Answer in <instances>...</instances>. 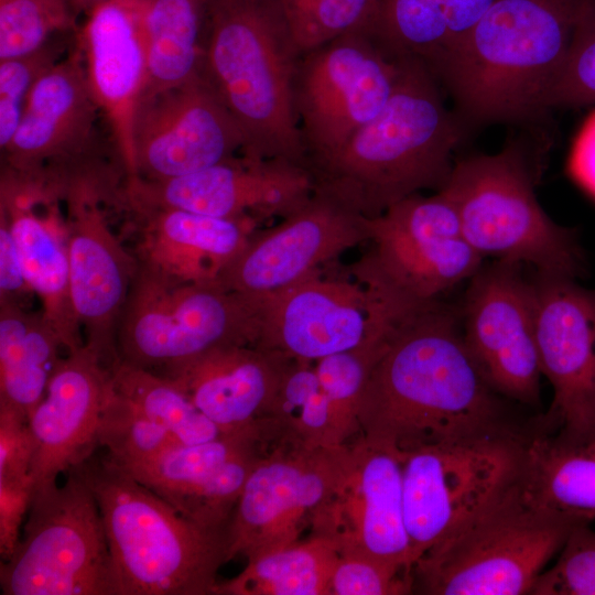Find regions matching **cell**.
Segmentation results:
<instances>
[{
    "label": "cell",
    "mask_w": 595,
    "mask_h": 595,
    "mask_svg": "<svg viewBox=\"0 0 595 595\" xmlns=\"http://www.w3.org/2000/svg\"><path fill=\"white\" fill-rule=\"evenodd\" d=\"M497 394L470 355L459 320L436 301L387 334L360 398L358 439L402 457L496 432L505 429Z\"/></svg>",
    "instance_id": "obj_1"
},
{
    "label": "cell",
    "mask_w": 595,
    "mask_h": 595,
    "mask_svg": "<svg viewBox=\"0 0 595 595\" xmlns=\"http://www.w3.org/2000/svg\"><path fill=\"white\" fill-rule=\"evenodd\" d=\"M442 86L415 58H400L383 109L332 158L311 170L323 188L372 218L422 190H441L467 122L450 111Z\"/></svg>",
    "instance_id": "obj_2"
},
{
    "label": "cell",
    "mask_w": 595,
    "mask_h": 595,
    "mask_svg": "<svg viewBox=\"0 0 595 595\" xmlns=\"http://www.w3.org/2000/svg\"><path fill=\"white\" fill-rule=\"evenodd\" d=\"M582 0H497L432 72L468 125L520 121L545 99Z\"/></svg>",
    "instance_id": "obj_3"
},
{
    "label": "cell",
    "mask_w": 595,
    "mask_h": 595,
    "mask_svg": "<svg viewBox=\"0 0 595 595\" xmlns=\"http://www.w3.org/2000/svg\"><path fill=\"white\" fill-rule=\"evenodd\" d=\"M301 56L278 0H207L202 77L241 130V154L306 167L294 100Z\"/></svg>",
    "instance_id": "obj_4"
},
{
    "label": "cell",
    "mask_w": 595,
    "mask_h": 595,
    "mask_svg": "<svg viewBox=\"0 0 595 595\" xmlns=\"http://www.w3.org/2000/svg\"><path fill=\"white\" fill-rule=\"evenodd\" d=\"M76 469L99 506L112 595H214L227 531L190 520L106 455Z\"/></svg>",
    "instance_id": "obj_5"
},
{
    "label": "cell",
    "mask_w": 595,
    "mask_h": 595,
    "mask_svg": "<svg viewBox=\"0 0 595 595\" xmlns=\"http://www.w3.org/2000/svg\"><path fill=\"white\" fill-rule=\"evenodd\" d=\"M581 523L589 522L533 505L519 482L415 561L412 592L530 594L545 564Z\"/></svg>",
    "instance_id": "obj_6"
},
{
    "label": "cell",
    "mask_w": 595,
    "mask_h": 595,
    "mask_svg": "<svg viewBox=\"0 0 595 595\" xmlns=\"http://www.w3.org/2000/svg\"><path fill=\"white\" fill-rule=\"evenodd\" d=\"M528 158L517 143L494 154L454 163L444 192L455 205L462 230L485 259L528 263L537 272L576 279L585 260L574 230L542 208Z\"/></svg>",
    "instance_id": "obj_7"
},
{
    "label": "cell",
    "mask_w": 595,
    "mask_h": 595,
    "mask_svg": "<svg viewBox=\"0 0 595 595\" xmlns=\"http://www.w3.org/2000/svg\"><path fill=\"white\" fill-rule=\"evenodd\" d=\"M258 306L218 280L176 282L138 264L117 331L118 360L161 375L216 347L258 339Z\"/></svg>",
    "instance_id": "obj_8"
},
{
    "label": "cell",
    "mask_w": 595,
    "mask_h": 595,
    "mask_svg": "<svg viewBox=\"0 0 595 595\" xmlns=\"http://www.w3.org/2000/svg\"><path fill=\"white\" fill-rule=\"evenodd\" d=\"M367 251L349 268L350 277L386 299L420 307L483 266L484 258L464 237L448 196L410 195L379 216L367 217Z\"/></svg>",
    "instance_id": "obj_9"
},
{
    "label": "cell",
    "mask_w": 595,
    "mask_h": 595,
    "mask_svg": "<svg viewBox=\"0 0 595 595\" xmlns=\"http://www.w3.org/2000/svg\"><path fill=\"white\" fill-rule=\"evenodd\" d=\"M526 444L502 429L402 455L403 516L413 564L520 482Z\"/></svg>",
    "instance_id": "obj_10"
},
{
    "label": "cell",
    "mask_w": 595,
    "mask_h": 595,
    "mask_svg": "<svg viewBox=\"0 0 595 595\" xmlns=\"http://www.w3.org/2000/svg\"><path fill=\"white\" fill-rule=\"evenodd\" d=\"M20 541L1 561L3 595H112L111 558L97 500L79 472L35 490Z\"/></svg>",
    "instance_id": "obj_11"
},
{
    "label": "cell",
    "mask_w": 595,
    "mask_h": 595,
    "mask_svg": "<svg viewBox=\"0 0 595 595\" xmlns=\"http://www.w3.org/2000/svg\"><path fill=\"white\" fill-rule=\"evenodd\" d=\"M400 58L358 28L302 54L295 109L311 172L337 153L387 105Z\"/></svg>",
    "instance_id": "obj_12"
},
{
    "label": "cell",
    "mask_w": 595,
    "mask_h": 595,
    "mask_svg": "<svg viewBox=\"0 0 595 595\" xmlns=\"http://www.w3.org/2000/svg\"><path fill=\"white\" fill-rule=\"evenodd\" d=\"M256 347L315 363L382 338L418 309L397 304L324 268L258 300Z\"/></svg>",
    "instance_id": "obj_13"
},
{
    "label": "cell",
    "mask_w": 595,
    "mask_h": 595,
    "mask_svg": "<svg viewBox=\"0 0 595 595\" xmlns=\"http://www.w3.org/2000/svg\"><path fill=\"white\" fill-rule=\"evenodd\" d=\"M353 461L351 445L272 446L248 475L228 530V561L279 550L311 528Z\"/></svg>",
    "instance_id": "obj_14"
},
{
    "label": "cell",
    "mask_w": 595,
    "mask_h": 595,
    "mask_svg": "<svg viewBox=\"0 0 595 595\" xmlns=\"http://www.w3.org/2000/svg\"><path fill=\"white\" fill-rule=\"evenodd\" d=\"M520 263L496 260L469 279L461 329L480 371L498 394L537 405L540 367L534 296Z\"/></svg>",
    "instance_id": "obj_15"
},
{
    "label": "cell",
    "mask_w": 595,
    "mask_h": 595,
    "mask_svg": "<svg viewBox=\"0 0 595 595\" xmlns=\"http://www.w3.org/2000/svg\"><path fill=\"white\" fill-rule=\"evenodd\" d=\"M314 187L303 165L241 154L182 176L129 177L125 196L132 209H181L253 221L283 218L302 206Z\"/></svg>",
    "instance_id": "obj_16"
},
{
    "label": "cell",
    "mask_w": 595,
    "mask_h": 595,
    "mask_svg": "<svg viewBox=\"0 0 595 595\" xmlns=\"http://www.w3.org/2000/svg\"><path fill=\"white\" fill-rule=\"evenodd\" d=\"M245 139L214 89L199 76L142 97L132 121V173L165 180L242 153Z\"/></svg>",
    "instance_id": "obj_17"
},
{
    "label": "cell",
    "mask_w": 595,
    "mask_h": 595,
    "mask_svg": "<svg viewBox=\"0 0 595 595\" xmlns=\"http://www.w3.org/2000/svg\"><path fill=\"white\" fill-rule=\"evenodd\" d=\"M367 217L327 191L310 198L273 227L251 236L218 281L250 300L282 290L366 244Z\"/></svg>",
    "instance_id": "obj_18"
},
{
    "label": "cell",
    "mask_w": 595,
    "mask_h": 595,
    "mask_svg": "<svg viewBox=\"0 0 595 595\" xmlns=\"http://www.w3.org/2000/svg\"><path fill=\"white\" fill-rule=\"evenodd\" d=\"M62 192L74 310L85 345L110 368L119 359L117 331L138 261L110 229L91 181L74 178Z\"/></svg>",
    "instance_id": "obj_19"
},
{
    "label": "cell",
    "mask_w": 595,
    "mask_h": 595,
    "mask_svg": "<svg viewBox=\"0 0 595 595\" xmlns=\"http://www.w3.org/2000/svg\"><path fill=\"white\" fill-rule=\"evenodd\" d=\"M99 112L77 45L34 84L19 128L1 152L6 174L34 185L50 171L62 172V184L67 171L78 177L72 171L93 151Z\"/></svg>",
    "instance_id": "obj_20"
},
{
    "label": "cell",
    "mask_w": 595,
    "mask_h": 595,
    "mask_svg": "<svg viewBox=\"0 0 595 595\" xmlns=\"http://www.w3.org/2000/svg\"><path fill=\"white\" fill-rule=\"evenodd\" d=\"M351 465L333 495L316 511L311 536L332 541L342 553L366 554L412 574L403 516L402 461L358 439Z\"/></svg>",
    "instance_id": "obj_21"
},
{
    "label": "cell",
    "mask_w": 595,
    "mask_h": 595,
    "mask_svg": "<svg viewBox=\"0 0 595 595\" xmlns=\"http://www.w3.org/2000/svg\"><path fill=\"white\" fill-rule=\"evenodd\" d=\"M542 376L553 389L554 429L595 425V290L537 272L531 281Z\"/></svg>",
    "instance_id": "obj_22"
},
{
    "label": "cell",
    "mask_w": 595,
    "mask_h": 595,
    "mask_svg": "<svg viewBox=\"0 0 595 595\" xmlns=\"http://www.w3.org/2000/svg\"><path fill=\"white\" fill-rule=\"evenodd\" d=\"M264 447L257 433L225 434L174 445L126 472L190 520L228 532L246 479Z\"/></svg>",
    "instance_id": "obj_23"
},
{
    "label": "cell",
    "mask_w": 595,
    "mask_h": 595,
    "mask_svg": "<svg viewBox=\"0 0 595 595\" xmlns=\"http://www.w3.org/2000/svg\"><path fill=\"white\" fill-rule=\"evenodd\" d=\"M110 385L109 368L85 344L61 359L28 416L34 491L56 485L60 475L93 456Z\"/></svg>",
    "instance_id": "obj_24"
},
{
    "label": "cell",
    "mask_w": 595,
    "mask_h": 595,
    "mask_svg": "<svg viewBox=\"0 0 595 595\" xmlns=\"http://www.w3.org/2000/svg\"><path fill=\"white\" fill-rule=\"evenodd\" d=\"M77 40L90 90L130 175L132 121L148 78L147 44L136 0H110L91 9Z\"/></svg>",
    "instance_id": "obj_25"
},
{
    "label": "cell",
    "mask_w": 595,
    "mask_h": 595,
    "mask_svg": "<svg viewBox=\"0 0 595 595\" xmlns=\"http://www.w3.org/2000/svg\"><path fill=\"white\" fill-rule=\"evenodd\" d=\"M289 359L251 345H226L160 376L175 382L224 433L261 437L260 423Z\"/></svg>",
    "instance_id": "obj_26"
},
{
    "label": "cell",
    "mask_w": 595,
    "mask_h": 595,
    "mask_svg": "<svg viewBox=\"0 0 595 595\" xmlns=\"http://www.w3.org/2000/svg\"><path fill=\"white\" fill-rule=\"evenodd\" d=\"M138 264L176 282H210L248 244L253 221L181 209H136Z\"/></svg>",
    "instance_id": "obj_27"
},
{
    "label": "cell",
    "mask_w": 595,
    "mask_h": 595,
    "mask_svg": "<svg viewBox=\"0 0 595 595\" xmlns=\"http://www.w3.org/2000/svg\"><path fill=\"white\" fill-rule=\"evenodd\" d=\"M42 193L2 176L1 210L10 226L25 281L42 303V313L67 353L84 346L82 327L71 293L67 244L56 223L37 216L33 206Z\"/></svg>",
    "instance_id": "obj_28"
},
{
    "label": "cell",
    "mask_w": 595,
    "mask_h": 595,
    "mask_svg": "<svg viewBox=\"0 0 595 595\" xmlns=\"http://www.w3.org/2000/svg\"><path fill=\"white\" fill-rule=\"evenodd\" d=\"M520 486L542 510L591 523L595 519V425L555 429L528 439Z\"/></svg>",
    "instance_id": "obj_29"
},
{
    "label": "cell",
    "mask_w": 595,
    "mask_h": 595,
    "mask_svg": "<svg viewBox=\"0 0 595 595\" xmlns=\"http://www.w3.org/2000/svg\"><path fill=\"white\" fill-rule=\"evenodd\" d=\"M497 0H375L365 29L392 57L432 73Z\"/></svg>",
    "instance_id": "obj_30"
},
{
    "label": "cell",
    "mask_w": 595,
    "mask_h": 595,
    "mask_svg": "<svg viewBox=\"0 0 595 595\" xmlns=\"http://www.w3.org/2000/svg\"><path fill=\"white\" fill-rule=\"evenodd\" d=\"M64 345L43 313L0 302V404L28 418L45 394Z\"/></svg>",
    "instance_id": "obj_31"
},
{
    "label": "cell",
    "mask_w": 595,
    "mask_h": 595,
    "mask_svg": "<svg viewBox=\"0 0 595 595\" xmlns=\"http://www.w3.org/2000/svg\"><path fill=\"white\" fill-rule=\"evenodd\" d=\"M136 3L148 54V78L141 98L202 76L207 0Z\"/></svg>",
    "instance_id": "obj_32"
},
{
    "label": "cell",
    "mask_w": 595,
    "mask_h": 595,
    "mask_svg": "<svg viewBox=\"0 0 595 595\" xmlns=\"http://www.w3.org/2000/svg\"><path fill=\"white\" fill-rule=\"evenodd\" d=\"M260 433L267 447L318 448L348 444L338 428L314 363L300 359L288 360L273 400L260 423Z\"/></svg>",
    "instance_id": "obj_33"
},
{
    "label": "cell",
    "mask_w": 595,
    "mask_h": 595,
    "mask_svg": "<svg viewBox=\"0 0 595 595\" xmlns=\"http://www.w3.org/2000/svg\"><path fill=\"white\" fill-rule=\"evenodd\" d=\"M338 556L332 541L310 536L248 560L238 575L217 583L214 595H327Z\"/></svg>",
    "instance_id": "obj_34"
},
{
    "label": "cell",
    "mask_w": 595,
    "mask_h": 595,
    "mask_svg": "<svg viewBox=\"0 0 595 595\" xmlns=\"http://www.w3.org/2000/svg\"><path fill=\"white\" fill-rule=\"evenodd\" d=\"M109 370L113 389L178 444H198L226 434L171 379L120 360Z\"/></svg>",
    "instance_id": "obj_35"
},
{
    "label": "cell",
    "mask_w": 595,
    "mask_h": 595,
    "mask_svg": "<svg viewBox=\"0 0 595 595\" xmlns=\"http://www.w3.org/2000/svg\"><path fill=\"white\" fill-rule=\"evenodd\" d=\"M99 446L125 470L141 466L178 443L110 385L101 414Z\"/></svg>",
    "instance_id": "obj_36"
},
{
    "label": "cell",
    "mask_w": 595,
    "mask_h": 595,
    "mask_svg": "<svg viewBox=\"0 0 595 595\" xmlns=\"http://www.w3.org/2000/svg\"><path fill=\"white\" fill-rule=\"evenodd\" d=\"M74 21L67 0H0V61L40 50Z\"/></svg>",
    "instance_id": "obj_37"
},
{
    "label": "cell",
    "mask_w": 595,
    "mask_h": 595,
    "mask_svg": "<svg viewBox=\"0 0 595 595\" xmlns=\"http://www.w3.org/2000/svg\"><path fill=\"white\" fill-rule=\"evenodd\" d=\"M387 334L374 343L336 353L314 363L318 380L346 442L359 434L360 398Z\"/></svg>",
    "instance_id": "obj_38"
},
{
    "label": "cell",
    "mask_w": 595,
    "mask_h": 595,
    "mask_svg": "<svg viewBox=\"0 0 595 595\" xmlns=\"http://www.w3.org/2000/svg\"><path fill=\"white\" fill-rule=\"evenodd\" d=\"M278 1L301 54L364 28L375 6V0Z\"/></svg>",
    "instance_id": "obj_39"
},
{
    "label": "cell",
    "mask_w": 595,
    "mask_h": 595,
    "mask_svg": "<svg viewBox=\"0 0 595 595\" xmlns=\"http://www.w3.org/2000/svg\"><path fill=\"white\" fill-rule=\"evenodd\" d=\"M595 104V0H582L564 61L545 99L547 110Z\"/></svg>",
    "instance_id": "obj_40"
},
{
    "label": "cell",
    "mask_w": 595,
    "mask_h": 595,
    "mask_svg": "<svg viewBox=\"0 0 595 595\" xmlns=\"http://www.w3.org/2000/svg\"><path fill=\"white\" fill-rule=\"evenodd\" d=\"M66 47L56 39L40 50L0 61V149H7L21 122L36 80L63 58Z\"/></svg>",
    "instance_id": "obj_41"
},
{
    "label": "cell",
    "mask_w": 595,
    "mask_h": 595,
    "mask_svg": "<svg viewBox=\"0 0 595 595\" xmlns=\"http://www.w3.org/2000/svg\"><path fill=\"white\" fill-rule=\"evenodd\" d=\"M533 595H595V531L589 523L572 529L555 563L537 577Z\"/></svg>",
    "instance_id": "obj_42"
},
{
    "label": "cell",
    "mask_w": 595,
    "mask_h": 595,
    "mask_svg": "<svg viewBox=\"0 0 595 595\" xmlns=\"http://www.w3.org/2000/svg\"><path fill=\"white\" fill-rule=\"evenodd\" d=\"M412 593V574L360 553H342L333 569L327 595H399Z\"/></svg>",
    "instance_id": "obj_43"
},
{
    "label": "cell",
    "mask_w": 595,
    "mask_h": 595,
    "mask_svg": "<svg viewBox=\"0 0 595 595\" xmlns=\"http://www.w3.org/2000/svg\"><path fill=\"white\" fill-rule=\"evenodd\" d=\"M32 461L28 418L0 404V479L32 477Z\"/></svg>",
    "instance_id": "obj_44"
},
{
    "label": "cell",
    "mask_w": 595,
    "mask_h": 595,
    "mask_svg": "<svg viewBox=\"0 0 595 595\" xmlns=\"http://www.w3.org/2000/svg\"><path fill=\"white\" fill-rule=\"evenodd\" d=\"M34 493L32 477L0 479V554L1 561L14 552Z\"/></svg>",
    "instance_id": "obj_45"
},
{
    "label": "cell",
    "mask_w": 595,
    "mask_h": 595,
    "mask_svg": "<svg viewBox=\"0 0 595 595\" xmlns=\"http://www.w3.org/2000/svg\"><path fill=\"white\" fill-rule=\"evenodd\" d=\"M31 292L19 251L7 218L0 214V302L22 305L21 298Z\"/></svg>",
    "instance_id": "obj_46"
},
{
    "label": "cell",
    "mask_w": 595,
    "mask_h": 595,
    "mask_svg": "<svg viewBox=\"0 0 595 595\" xmlns=\"http://www.w3.org/2000/svg\"><path fill=\"white\" fill-rule=\"evenodd\" d=\"M569 171L595 197V111L586 118L574 140Z\"/></svg>",
    "instance_id": "obj_47"
},
{
    "label": "cell",
    "mask_w": 595,
    "mask_h": 595,
    "mask_svg": "<svg viewBox=\"0 0 595 595\" xmlns=\"http://www.w3.org/2000/svg\"><path fill=\"white\" fill-rule=\"evenodd\" d=\"M107 1H110V0H67L69 7L72 8L75 14L82 11L88 13L95 7Z\"/></svg>",
    "instance_id": "obj_48"
}]
</instances>
